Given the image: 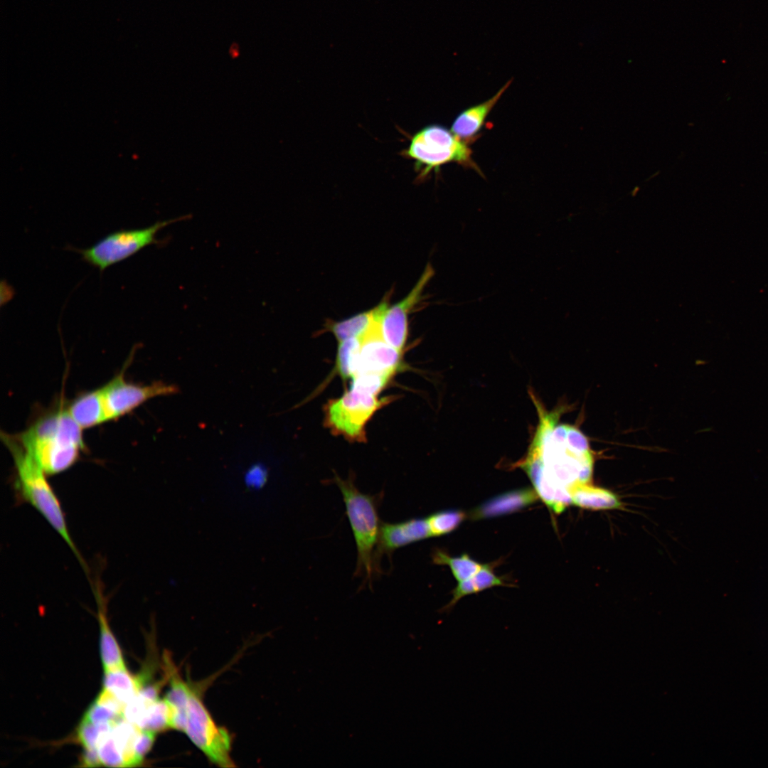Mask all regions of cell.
I'll return each mask as SVG.
<instances>
[{
  "label": "cell",
  "mask_w": 768,
  "mask_h": 768,
  "mask_svg": "<svg viewBox=\"0 0 768 768\" xmlns=\"http://www.w3.org/2000/svg\"><path fill=\"white\" fill-rule=\"evenodd\" d=\"M531 398L539 420L518 466L528 474L538 497L560 513L572 504L571 489L590 481L593 458L587 439L577 428L558 424L559 410L548 412L534 395Z\"/></svg>",
  "instance_id": "cell-1"
},
{
  "label": "cell",
  "mask_w": 768,
  "mask_h": 768,
  "mask_svg": "<svg viewBox=\"0 0 768 768\" xmlns=\"http://www.w3.org/2000/svg\"><path fill=\"white\" fill-rule=\"evenodd\" d=\"M82 428L68 409L59 407L38 417L15 437L46 475L64 472L85 449Z\"/></svg>",
  "instance_id": "cell-2"
},
{
  "label": "cell",
  "mask_w": 768,
  "mask_h": 768,
  "mask_svg": "<svg viewBox=\"0 0 768 768\" xmlns=\"http://www.w3.org/2000/svg\"><path fill=\"white\" fill-rule=\"evenodd\" d=\"M1 439L14 460V486L18 501L34 508L60 535L85 567V563L71 538L61 504L48 481L46 473L14 434L1 433Z\"/></svg>",
  "instance_id": "cell-3"
},
{
  "label": "cell",
  "mask_w": 768,
  "mask_h": 768,
  "mask_svg": "<svg viewBox=\"0 0 768 768\" xmlns=\"http://www.w3.org/2000/svg\"><path fill=\"white\" fill-rule=\"evenodd\" d=\"M334 481L342 494L356 545L357 562L354 575L363 577V585L368 582L371 585L373 576L377 574L375 551L381 526L378 516L381 495L372 496L361 492L352 476L343 479L335 474Z\"/></svg>",
  "instance_id": "cell-4"
},
{
  "label": "cell",
  "mask_w": 768,
  "mask_h": 768,
  "mask_svg": "<svg viewBox=\"0 0 768 768\" xmlns=\"http://www.w3.org/2000/svg\"><path fill=\"white\" fill-rule=\"evenodd\" d=\"M400 154L415 161L417 180L422 181L432 172L451 162L459 164L481 173L472 159V151L466 140L462 139L447 127L430 124L410 137L409 146Z\"/></svg>",
  "instance_id": "cell-5"
},
{
  "label": "cell",
  "mask_w": 768,
  "mask_h": 768,
  "mask_svg": "<svg viewBox=\"0 0 768 768\" xmlns=\"http://www.w3.org/2000/svg\"><path fill=\"white\" fill-rule=\"evenodd\" d=\"M390 395H378L349 388L338 398L330 399L324 405V425L334 435L351 442L366 441V427L379 410L397 399Z\"/></svg>",
  "instance_id": "cell-6"
},
{
  "label": "cell",
  "mask_w": 768,
  "mask_h": 768,
  "mask_svg": "<svg viewBox=\"0 0 768 768\" xmlns=\"http://www.w3.org/2000/svg\"><path fill=\"white\" fill-rule=\"evenodd\" d=\"M188 218V215H184L158 221L144 228L122 229L110 233L89 247L71 249L79 253L83 261L103 272L107 267L132 257L145 247L159 244L160 241L156 238V234L160 230Z\"/></svg>",
  "instance_id": "cell-7"
},
{
  "label": "cell",
  "mask_w": 768,
  "mask_h": 768,
  "mask_svg": "<svg viewBox=\"0 0 768 768\" xmlns=\"http://www.w3.org/2000/svg\"><path fill=\"white\" fill-rule=\"evenodd\" d=\"M183 732L211 762L222 767L235 766L230 754L231 739L228 730L215 724L193 687L187 703Z\"/></svg>",
  "instance_id": "cell-8"
},
{
  "label": "cell",
  "mask_w": 768,
  "mask_h": 768,
  "mask_svg": "<svg viewBox=\"0 0 768 768\" xmlns=\"http://www.w3.org/2000/svg\"><path fill=\"white\" fill-rule=\"evenodd\" d=\"M107 422L117 420L137 408L147 400L179 392L173 384L155 381L140 385L126 380L124 370L100 388Z\"/></svg>",
  "instance_id": "cell-9"
},
{
  "label": "cell",
  "mask_w": 768,
  "mask_h": 768,
  "mask_svg": "<svg viewBox=\"0 0 768 768\" xmlns=\"http://www.w3.org/2000/svg\"><path fill=\"white\" fill-rule=\"evenodd\" d=\"M360 338L361 346L353 378L365 373L393 378L404 368L403 352L385 341L380 334L379 322L370 327Z\"/></svg>",
  "instance_id": "cell-10"
},
{
  "label": "cell",
  "mask_w": 768,
  "mask_h": 768,
  "mask_svg": "<svg viewBox=\"0 0 768 768\" xmlns=\"http://www.w3.org/2000/svg\"><path fill=\"white\" fill-rule=\"evenodd\" d=\"M429 274L427 270L405 298L391 306L388 305L379 321V329L383 338L400 351L403 352L408 337L409 314L419 300Z\"/></svg>",
  "instance_id": "cell-11"
},
{
  "label": "cell",
  "mask_w": 768,
  "mask_h": 768,
  "mask_svg": "<svg viewBox=\"0 0 768 768\" xmlns=\"http://www.w3.org/2000/svg\"><path fill=\"white\" fill-rule=\"evenodd\" d=\"M426 518H412L398 523H385L380 526L375 551L376 573H380V558L391 555L397 549L430 537Z\"/></svg>",
  "instance_id": "cell-12"
},
{
  "label": "cell",
  "mask_w": 768,
  "mask_h": 768,
  "mask_svg": "<svg viewBox=\"0 0 768 768\" xmlns=\"http://www.w3.org/2000/svg\"><path fill=\"white\" fill-rule=\"evenodd\" d=\"M388 305V297L374 308L360 312L343 320L334 321L328 319L324 324V331L330 332L338 343L350 338L360 337L375 324L380 321Z\"/></svg>",
  "instance_id": "cell-13"
},
{
  "label": "cell",
  "mask_w": 768,
  "mask_h": 768,
  "mask_svg": "<svg viewBox=\"0 0 768 768\" xmlns=\"http://www.w3.org/2000/svg\"><path fill=\"white\" fill-rule=\"evenodd\" d=\"M93 592L97 604V617L100 625V648L105 671L125 668L117 642L109 626L106 617V599L100 580L93 585Z\"/></svg>",
  "instance_id": "cell-14"
},
{
  "label": "cell",
  "mask_w": 768,
  "mask_h": 768,
  "mask_svg": "<svg viewBox=\"0 0 768 768\" xmlns=\"http://www.w3.org/2000/svg\"><path fill=\"white\" fill-rule=\"evenodd\" d=\"M538 498L535 489H522L495 496L477 507L472 513L476 519L488 518L516 512Z\"/></svg>",
  "instance_id": "cell-15"
},
{
  "label": "cell",
  "mask_w": 768,
  "mask_h": 768,
  "mask_svg": "<svg viewBox=\"0 0 768 768\" xmlns=\"http://www.w3.org/2000/svg\"><path fill=\"white\" fill-rule=\"evenodd\" d=\"M510 82L509 81L503 85L491 98L468 107L459 113L452 124V132L464 140L476 137L481 129L487 116L508 87Z\"/></svg>",
  "instance_id": "cell-16"
},
{
  "label": "cell",
  "mask_w": 768,
  "mask_h": 768,
  "mask_svg": "<svg viewBox=\"0 0 768 768\" xmlns=\"http://www.w3.org/2000/svg\"><path fill=\"white\" fill-rule=\"evenodd\" d=\"M67 409L82 429L107 422L100 388L80 394L72 401Z\"/></svg>",
  "instance_id": "cell-17"
},
{
  "label": "cell",
  "mask_w": 768,
  "mask_h": 768,
  "mask_svg": "<svg viewBox=\"0 0 768 768\" xmlns=\"http://www.w3.org/2000/svg\"><path fill=\"white\" fill-rule=\"evenodd\" d=\"M572 504L591 510L618 509L622 503L612 491L586 484L574 486L570 491Z\"/></svg>",
  "instance_id": "cell-18"
},
{
  "label": "cell",
  "mask_w": 768,
  "mask_h": 768,
  "mask_svg": "<svg viewBox=\"0 0 768 768\" xmlns=\"http://www.w3.org/2000/svg\"><path fill=\"white\" fill-rule=\"evenodd\" d=\"M141 730L138 726L124 718L113 725L112 735L122 753L125 767H135L139 764L135 754V745Z\"/></svg>",
  "instance_id": "cell-19"
},
{
  "label": "cell",
  "mask_w": 768,
  "mask_h": 768,
  "mask_svg": "<svg viewBox=\"0 0 768 768\" xmlns=\"http://www.w3.org/2000/svg\"><path fill=\"white\" fill-rule=\"evenodd\" d=\"M103 688L124 704L135 697L139 691L136 677H132L126 668L105 671Z\"/></svg>",
  "instance_id": "cell-20"
},
{
  "label": "cell",
  "mask_w": 768,
  "mask_h": 768,
  "mask_svg": "<svg viewBox=\"0 0 768 768\" xmlns=\"http://www.w3.org/2000/svg\"><path fill=\"white\" fill-rule=\"evenodd\" d=\"M361 346V338H353L338 343L336 356L334 375L343 380L352 379Z\"/></svg>",
  "instance_id": "cell-21"
},
{
  "label": "cell",
  "mask_w": 768,
  "mask_h": 768,
  "mask_svg": "<svg viewBox=\"0 0 768 768\" xmlns=\"http://www.w3.org/2000/svg\"><path fill=\"white\" fill-rule=\"evenodd\" d=\"M432 560L435 564L448 565L459 582L471 578L482 565L467 554L454 558L439 550L433 553Z\"/></svg>",
  "instance_id": "cell-22"
},
{
  "label": "cell",
  "mask_w": 768,
  "mask_h": 768,
  "mask_svg": "<svg viewBox=\"0 0 768 768\" xmlns=\"http://www.w3.org/2000/svg\"><path fill=\"white\" fill-rule=\"evenodd\" d=\"M465 514L461 511L449 510L437 512L428 516L431 536H439L454 530L464 519Z\"/></svg>",
  "instance_id": "cell-23"
},
{
  "label": "cell",
  "mask_w": 768,
  "mask_h": 768,
  "mask_svg": "<svg viewBox=\"0 0 768 768\" xmlns=\"http://www.w3.org/2000/svg\"><path fill=\"white\" fill-rule=\"evenodd\" d=\"M111 731L101 733L98 740L97 749L101 764L112 767H125L124 760Z\"/></svg>",
  "instance_id": "cell-24"
},
{
  "label": "cell",
  "mask_w": 768,
  "mask_h": 768,
  "mask_svg": "<svg viewBox=\"0 0 768 768\" xmlns=\"http://www.w3.org/2000/svg\"><path fill=\"white\" fill-rule=\"evenodd\" d=\"M393 377L365 373L355 375L351 379V388L378 395L390 382Z\"/></svg>",
  "instance_id": "cell-25"
},
{
  "label": "cell",
  "mask_w": 768,
  "mask_h": 768,
  "mask_svg": "<svg viewBox=\"0 0 768 768\" xmlns=\"http://www.w3.org/2000/svg\"><path fill=\"white\" fill-rule=\"evenodd\" d=\"M84 717L92 723L98 725L104 723H115L123 718V715L116 713L95 700L85 712Z\"/></svg>",
  "instance_id": "cell-26"
},
{
  "label": "cell",
  "mask_w": 768,
  "mask_h": 768,
  "mask_svg": "<svg viewBox=\"0 0 768 768\" xmlns=\"http://www.w3.org/2000/svg\"><path fill=\"white\" fill-rule=\"evenodd\" d=\"M100 734L97 725L92 723L85 717L82 718L77 730V737L85 749H97Z\"/></svg>",
  "instance_id": "cell-27"
},
{
  "label": "cell",
  "mask_w": 768,
  "mask_h": 768,
  "mask_svg": "<svg viewBox=\"0 0 768 768\" xmlns=\"http://www.w3.org/2000/svg\"><path fill=\"white\" fill-rule=\"evenodd\" d=\"M471 578L476 593L494 586L505 585L503 580L494 574L493 569L488 564L482 565Z\"/></svg>",
  "instance_id": "cell-28"
},
{
  "label": "cell",
  "mask_w": 768,
  "mask_h": 768,
  "mask_svg": "<svg viewBox=\"0 0 768 768\" xmlns=\"http://www.w3.org/2000/svg\"><path fill=\"white\" fill-rule=\"evenodd\" d=\"M156 735V732L153 730H141L135 745V754L139 764L152 747Z\"/></svg>",
  "instance_id": "cell-29"
},
{
  "label": "cell",
  "mask_w": 768,
  "mask_h": 768,
  "mask_svg": "<svg viewBox=\"0 0 768 768\" xmlns=\"http://www.w3.org/2000/svg\"><path fill=\"white\" fill-rule=\"evenodd\" d=\"M95 700L116 713L123 715L125 704L106 689H102Z\"/></svg>",
  "instance_id": "cell-30"
},
{
  "label": "cell",
  "mask_w": 768,
  "mask_h": 768,
  "mask_svg": "<svg viewBox=\"0 0 768 768\" xmlns=\"http://www.w3.org/2000/svg\"><path fill=\"white\" fill-rule=\"evenodd\" d=\"M80 762L82 764L81 766L87 767H95L102 764L97 749H85Z\"/></svg>",
  "instance_id": "cell-31"
},
{
  "label": "cell",
  "mask_w": 768,
  "mask_h": 768,
  "mask_svg": "<svg viewBox=\"0 0 768 768\" xmlns=\"http://www.w3.org/2000/svg\"><path fill=\"white\" fill-rule=\"evenodd\" d=\"M265 473L260 467H255L247 474V481L251 486H261L265 481Z\"/></svg>",
  "instance_id": "cell-32"
}]
</instances>
